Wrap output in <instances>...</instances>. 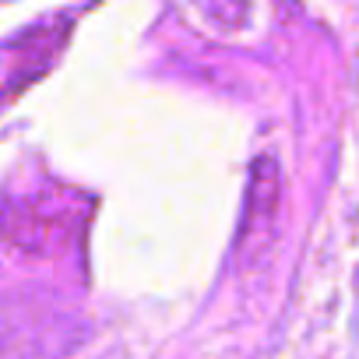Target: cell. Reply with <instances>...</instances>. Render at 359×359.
<instances>
[{
    "label": "cell",
    "mask_w": 359,
    "mask_h": 359,
    "mask_svg": "<svg viewBox=\"0 0 359 359\" xmlns=\"http://www.w3.org/2000/svg\"><path fill=\"white\" fill-rule=\"evenodd\" d=\"M67 32H71L67 18H50L0 43V109L15 102L22 88H29L36 78H43L57 64L67 43Z\"/></svg>",
    "instance_id": "obj_1"
},
{
    "label": "cell",
    "mask_w": 359,
    "mask_h": 359,
    "mask_svg": "<svg viewBox=\"0 0 359 359\" xmlns=\"http://www.w3.org/2000/svg\"><path fill=\"white\" fill-rule=\"evenodd\" d=\"M71 345H78L71 317L0 303V359H60Z\"/></svg>",
    "instance_id": "obj_2"
},
{
    "label": "cell",
    "mask_w": 359,
    "mask_h": 359,
    "mask_svg": "<svg viewBox=\"0 0 359 359\" xmlns=\"http://www.w3.org/2000/svg\"><path fill=\"white\" fill-rule=\"evenodd\" d=\"M278 205H282V172H278V162L271 155H261L254 162V172H250L247 208H243L240 240H236V254L247 264L261 261L264 250L271 247L275 226H278Z\"/></svg>",
    "instance_id": "obj_3"
}]
</instances>
